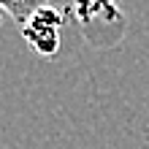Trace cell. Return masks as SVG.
Segmentation results:
<instances>
[{
    "label": "cell",
    "instance_id": "cell-1",
    "mask_svg": "<svg viewBox=\"0 0 149 149\" xmlns=\"http://www.w3.org/2000/svg\"><path fill=\"white\" fill-rule=\"evenodd\" d=\"M22 38L41 57H52L63 41V16L57 8L43 6L22 24Z\"/></svg>",
    "mask_w": 149,
    "mask_h": 149
},
{
    "label": "cell",
    "instance_id": "cell-2",
    "mask_svg": "<svg viewBox=\"0 0 149 149\" xmlns=\"http://www.w3.org/2000/svg\"><path fill=\"white\" fill-rule=\"evenodd\" d=\"M43 6H49V0H0V8H3L16 24H24Z\"/></svg>",
    "mask_w": 149,
    "mask_h": 149
}]
</instances>
